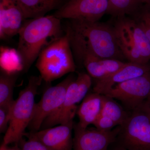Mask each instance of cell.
Listing matches in <instances>:
<instances>
[{"label":"cell","mask_w":150,"mask_h":150,"mask_svg":"<svg viewBox=\"0 0 150 150\" xmlns=\"http://www.w3.org/2000/svg\"><path fill=\"white\" fill-rule=\"evenodd\" d=\"M67 32L76 58L89 53L105 59L122 61L125 57L117 42L113 27L99 22L71 20Z\"/></svg>","instance_id":"6da1fadb"},{"label":"cell","mask_w":150,"mask_h":150,"mask_svg":"<svg viewBox=\"0 0 150 150\" xmlns=\"http://www.w3.org/2000/svg\"><path fill=\"white\" fill-rule=\"evenodd\" d=\"M61 19L53 15L33 19L19 31L17 53L25 71L29 69L43 48L62 36Z\"/></svg>","instance_id":"7a4b0ae2"},{"label":"cell","mask_w":150,"mask_h":150,"mask_svg":"<svg viewBox=\"0 0 150 150\" xmlns=\"http://www.w3.org/2000/svg\"><path fill=\"white\" fill-rule=\"evenodd\" d=\"M36 67L43 80L50 82L76 71L69 34L62 35L43 48Z\"/></svg>","instance_id":"3957f363"},{"label":"cell","mask_w":150,"mask_h":150,"mask_svg":"<svg viewBox=\"0 0 150 150\" xmlns=\"http://www.w3.org/2000/svg\"><path fill=\"white\" fill-rule=\"evenodd\" d=\"M43 80L40 76L29 78L25 88L19 93L11 107L10 121L3 143L7 145L18 144L25 134L34 114L35 98L38 89Z\"/></svg>","instance_id":"277c9868"},{"label":"cell","mask_w":150,"mask_h":150,"mask_svg":"<svg viewBox=\"0 0 150 150\" xmlns=\"http://www.w3.org/2000/svg\"><path fill=\"white\" fill-rule=\"evenodd\" d=\"M114 143L116 150H150V110L146 102L130 111Z\"/></svg>","instance_id":"5b68a950"},{"label":"cell","mask_w":150,"mask_h":150,"mask_svg":"<svg viewBox=\"0 0 150 150\" xmlns=\"http://www.w3.org/2000/svg\"><path fill=\"white\" fill-rule=\"evenodd\" d=\"M103 95L118 100L132 111L150 96V71L115 86Z\"/></svg>","instance_id":"8992f818"},{"label":"cell","mask_w":150,"mask_h":150,"mask_svg":"<svg viewBox=\"0 0 150 150\" xmlns=\"http://www.w3.org/2000/svg\"><path fill=\"white\" fill-rule=\"evenodd\" d=\"M74 79L73 76H69L44 92L40 101L35 103L33 117L28 127L30 132L40 130L44 120L61 106L65 99L68 87Z\"/></svg>","instance_id":"52a82bcc"},{"label":"cell","mask_w":150,"mask_h":150,"mask_svg":"<svg viewBox=\"0 0 150 150\" xmlns=\"http://www.w3.org/2000/svg\"><path fill=\"white\" fill-rule=\"evenodd\" d=\"M108 7V0H69L54 15L61 20L98 22L107 13Z\"/></svg>","instance_id":"ba28073f"},{"label":"cell","mask_w":150,"mask_h":150,"mask_svg":"<svg viewBox=\"0 0 150 150\" xmlns=\"http://www.w3.org/2000/svg\"><path fill=\"white\" fill-rule=\"evenodd\" d=\"M74 137L73 139L74 150H107L115 142L118 127L108 131L97 129H81L74 126Z\"/></svg>","instance_id":"9c48e42d"},{"label":"cell","mask_w":150,"mask_h":150,"mask_svg":"<svg viewBox=\"0 0 150 150\" xmlns=\"http://www.w3.org/2000/svg\"><path fill=\"white\" fill-rule=\"evenodd\" d=\"M73 127V122L25 134L40 141L50 150H72Z\"/></svg>","instance_id":"30bf717a"},{"label":"cell","mask_w":150,"mask_h":150,"mask_svg":"<svg viewBox=\"0 0 150 150\" xmlns=\"http://www.w3.org/2000/svg\"><path fill=\"white\" fill-rule=\"evenodd\" d=\"M77 83L76 78L70 83L61 106L54 113L48 116L43 121L40 130L54 127L57 125H64L73 123L76 113L78 102Z\"/></svg>","instance_id":"8fae6325"},{"label":"cell","mask_w":150,"mask_h":150,"mask_svg":"<svg viewBox=\"0 0 150 150\" xmlns=\"http://www.w3.org/2000/svg\"><path fill=\"white\" fill-rule=\"evenodd\" d=\"M150 71V68L147 64L126 63L117 71L105 77L97 80L93 87V92L105 95L115 86Z\"/></svg>","instance_id":"7c38bea8"},{"label":"cell","mask_w":150,"mask_h":150,"mask_svg":"<svg viewBox=\"0 0 150 150\" xmlns=\"http://www.w3.org/2000/svg\"><path fill=\"white\" fill-rule=\"evenodd\" d=\"M24 18L15 0H0V37L5 39L18 34Z\"/></svg>","instance_id":"4fadbf2b"},{"label":"cell","mask_w":150,"mask_h":150,"mask_svg":"<svg viewBox=\"0 0 150 150\" xmlns=\"http://www.w3.org/2000/svg\"><path fill=\"white\" fill-rule=\"evenodd\" d=\"M77 59L82 62L91 77L97 80L117 71L126 63L116 59H101L89 53L82 54Z\"/></svg>","instance_id":"5bb4252c"},{"label":"cell","mask_w":150,"mask_h":150,"mask_svg":"<svg viewBox=\"0 0 150 150\" xmlns=\"http://www.w3.org/2000/svg\"><path fill=\"white\" fill-rule=\"evenodd\" d=\"M103 102V95L94 92L87 95L78 108L76 113L79 121L76 125L85 129L90 124H93L100 115Z\"/></svg>","instance_id":"9a60e30c"},{"label":"cell","mask_w":150,"mask_h":150,"mask_svg":"<svg viewBox=\"0 0 150 150\" xmlns=\"http://www.w3.org/2000/svg\"><path fill=\"white\" fill-rule=\"evenodd\" d=\"M113 26L117 42L120 50L129 62L146 64V60L142 57L129 33L124 26L120 18Z\"/></svg>","instance_id":"2e32d148"},{"label":"cell","mask_w":150,"mask_h":150,"mask_svg":"<svg viewBox=\"0 0 150 150\" xmlns=\"http://www.w3.org/2000/svg\"><path fill=\"white\" fill-rule=\"evenodd\" d=\"M119 18L142 57L148 62L150 60V41L147 36L134 19L129 18L126 16Z\"/></svg>","instance_id":"e0dca14e"},{"label":"cell","mask_w":150,"mask_h":150,"mask_svg":"<svg viewBox=\"0 0 150 150\" xmlns=\"http://www.w3.org/2000/svg\"><path fill=\"white\" fill-rule=\"evenodd\" d=\"M20 7L25 19L44 16L55 7L57 0H15Z\"/></svg>","instance_id":"ac0fdd59"},{"label":"cell","mask_w":150,"mask_h":150,"mask_svg":"<svg viewBox=\"0 0 150 150\" xmlns=\"http://www.w3.org/2000/svg\"><path fill=\"white\" fill-rule=\"evenodd\" d=\"M129 114L113 98L103 95L100 115L110 118L117 126H120L125 122Z\"/></svg>","instance_id":"d6986e66"},{"label":"cell","mask_w":150,"mask_h":150,"mask_svg":"<svg viewBox=\"0 0 150 150\" xmlns=\"http://www.w3.org/2000/svg\"><path fill=\"white\" fill-rule=\"evenodd\" d=\"M141 6L137 0H108L106 13L116 18L134 15Z\"/></svg>","instance_id":"ffe728a7"},{"label":"cell","mask_w":150,"mask_h":150,"mask_svg":"<svg viewBox=\"0 0 150 150\" xmlns=\"http://www.w3.org/2000/svg\"><path fill=\"white\" fill-rule=\"evenodd\" d=\"M16 76L1 73L0 76V106L10 105L14 101L13 88L16 81Z\"/></svg>","instance_id":"44dd1931"},{"label":"cell","mask_w":150,"mask_h":150,"mask_svg":"<svg viewBox=\"0 0 150 150\" xmlns=\"http://www.w3.org/2000/svg\"><path fill=\"white\" fill-rule=\"evenodd\" d=\"M133 15L135 16L134 19L144 32L150 41V5L141 6Z\"/></svg>","instance_id":"7402d4cb"},{"label":"cell","mask_w":150,"mask_h":150,"mask_svg":"<svg viewBox=\"0 0 150 150\" xmlns=\"http://www.w3.org/2000/svg\"><path fill=\"white\" fill-rule=\"evenodd\" d=\"M76 81L77 83V94L79 103L87 95L91 86V78L88 74L81 73L78 74Z\"/></svg>","instance_id":"603a6c76"},{"label":"cell","mask_w":150,"mask_h":150,"mask_svg":"<svg viewBox=\"0 0 150 150\" xmlns=\"http://www.w3.org/2000/svg\"><path fill=\"white\" fill-rule=\"evenodd\" d=\"M28 140L21 139L18 142L21 150H50L40 141L31 136L25 134Z\"/></svg>","instance_id":"cb8c5ba5"},{"label":"cell","mask_w":150,"mask_h":150,"mask_svg":"<svg viewBox=\"0 0 150 150\" xmlns=\"http://www.w3.org/2000/svg\"><path fill=\"white\" fill-rule=\"evenodd\" d=\"M13 104V103H12ZM12 104L0 106V132L6 133L10 121Z\"/></svg>","instance_id":"d4e9b609"},{"label":"cell","mask_w":150,"mask_h":150,"mask_svg":"<svg viewBox=\"0 0 150 150\" xmlns=\"http://www.w3.org/2000/svg\"><path fill=\"white\" fill-rule=\"evenodd\" d=\"M96 128L100 131H108L112 129L117 125L110 118L100 115L93 123Z\"/></svg>","instance_id":"484cf974"},{"label":"cell","mask_w":150,"mask_h":150,"mask_svg":"<svg viewBox=\"0 0 150 150\" xmlns=\"http://www.w3.org/2000/svg\"><path fill=\"white\" fill-rule=\"evenodd\" d=\"M0 150H18L15 148H10L8 146V145L2 143L0 147Z\"/></svg>","instance_id":"4316f807"},{"label":"cell","mask_w":150,"mask_h":150,"mask_svg":"<svg viewBox=\"0 0 150 150\" xmlns=\"http://www.w3.org/2000/svg\"><path fill=\"white\" fill-rule=\"evenodd\" d=\"M137 2L140 5H150V0H137Z\"/></svg>","instance_id":"83f0119b"},{"label":"cell","mask_w":150,"mask_h":150,"mask_svg":"<svg viewBox=\"0 0 150 150\" xmlns=\"http://www.w3.org/2000/svg\"><path fill=\"white\" fill-rule=\"evenodd\" d=\"M146 103L150 110V96L146 101Z\"/></svg>","instance_id":"f1b7e54d"}]
</instances>
